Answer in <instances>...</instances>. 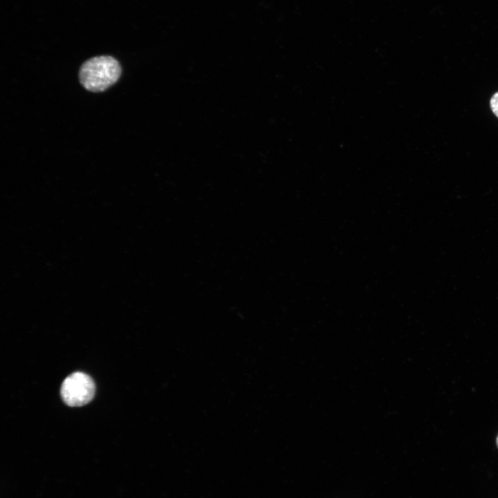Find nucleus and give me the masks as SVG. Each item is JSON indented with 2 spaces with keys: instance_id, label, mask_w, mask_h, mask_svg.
<instances>
[{
  "instance_id": "2",
  "label": "nucleus",
  "mask_w": 498,
  "mask_h": 498,
  "mask_svg": "<svg viewBox=\"0 0 498 498\" xmlns=\"http://www.w3.org/2000/svg\"><path fill=\"white\" fill-rule=\"evenodd\" d=\"M95 389L93 379L89 375L77 371L64 379L61 386V396L67 405L80 407L93 399Z\"/></svg>"
},
{
  "instance_id": "1",
  "label": "nucleus",
  "mask_w": 498,
  "mask_h": 498,
  "mask_svg": "<svg viewBox=\"0 0 498 498\" xmlns=\"http://www.w3.org/2000/svg\"><path fill=\"white\" fill-rule=\"evenodd\" d=\"M120 63L109 55L92 57L82 65L80 81L82 85L91 92H102L114 84L121 75Z\"/></svg>"
},
{
  "instance_id": "3",
  "label": "nucleus",
  "mask_w": 498,
  "mask_h": 498,
  "mask_svg": "<svg viewBox=\"0 0 498 498\" xmlns=\"http://www.w3.org/2000/svg\"><path fill=\"white\" fill-rule=\"evenodd\" d=\"M490 104L492 112L498 118V92L492 95Z\"/></svg>"
},
{
  "instance_id": "4",
  "label": "nucleus",
  "mask_w": 498,
  "mask_h": 498,
  "mask_svg": "<svg viewBox=\"0 0 498 498\" xmlns=\"http://www.w3.org/2000/svg\"><path fill=\"white\" fill-rule=\"evenodd\" d=\"M497 447H498V436H497Z\"/></svg>"
}]
</instances>
